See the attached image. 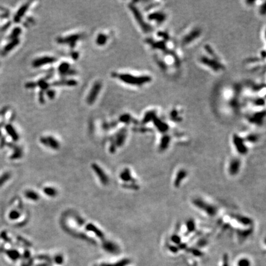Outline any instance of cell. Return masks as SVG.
<instances>
[{
  "label": "cell",
  "mask_w": 266,
  "mask_h": 266,
  "mask_svg": "<svg viewBox=\"0 0 266 266\" xmlns=\"http://www.w3.org/2000/svg\"><path fill=\"white\" fill-rule=\"evenodd\" d=\"M197 61L201 66L214 73H221L226 70V65L217 51L210 44L203 47Z\"/></svg>",
  "instance_id": "cell-1"
},
{
  "label": "cell",
  "mask_w": 266,
  "mask_h": 266,
  "mask_svg": "<svg viewBox=\"0 0 266 266\" xmlns=\"http://www.w3.org/2000/svg\"><path fill=\"white\" fill-rule=\"evenodd\" d=\"M163 2H154L146 7V10L149 11L145 19L148 23L153 28L155 26H159L166 22L168 18L167 11L163 6Z\"/></svg>",
  "instance_id": "cell-2"
},
{
  "label": "cell",
  "mask_w": 266,
  "mask_h": 266,
  "mask_svg": "<svg viewBox=\"0 0 266 266\" xmlns=\"http://www.w3.org/2000/svg\"><path fill=\"white\" fill-rule=\"evenodd\" d=\"M116 77L124 83L135 87H143L152 83L153 81V76L147 73L133 75L128 73H121L116 74Z\"/></svg>",
  "instance_id": "cell-3"
},
{
  "label": "cell",
  "mask_w": 266,
  "mask_h": 266,
  "mask_svg": "<svg viewBox=\"0 0 266 266\" xmlns=\"http://www.w3.org/2000/svg\"><path fill=\"white\" fill-rule=\"evenodd\" d=\"M202 35L203 30L201 27L197 25L188 27L181 35L177 43L183 48H187L197 43Z\"/></svg>",
  "instance_id": "cell-4"
},
{
  "label": "cell",
  "mask_w": 266,
  "mask_h": 266,
  "mask_svg": "<svg viewBox=\"0 0 266 266\" xmlns=\"http://www.w3.org/2000/svg\"><path fill=\"white\" fill-rule=\"evenodd\" d=\"M129 8L138 24L141 28L142 31L145 33H150L153 32V28L147 21L145 17L142 14L139 8L134 4H129Z\"/></svg>",
  "instance_id": "cell-5"
},
{
  "label": "cell",
  "mask_w": 266,
  "mask_h": 266,
  "mask_svg": "<svg viewBox=\"0 0 266 266\" xmlns=\"http://www.w3.org/2000/svg\"><path fill=\"white\" fill-rule=\"evenodd\" d=\"M193 205L200 210L203 211L205 213L210 217L216 216L218 209L216 206L212 205L201 198H196L192 200Z\"/></svg>",
  "instance_id": "cell-6"
},
{
  "label": "cell",
  "mask_w": 266,
  "mask_h": 266,
  "mask_svg": "<svg viewBox=\"0 0 266 266\" xmlns=\"http://www.w3.org/2000/svg\"><path fill=\"white\" fill-rule=\"evenodd\" d=\"M232 140L235 149L239 154L242 155H246L248 153V148L245 144L243 138L240 136L238 134H235L233 135Z\"/></svg>",
  "instance_id": "cell-7"
},
{
  "label": "cell",
  "mask_w": 266,
  "mask_h": 266,
  "mask_svg": "<svg viewBox=\"0 0 266 266\" xmlns=\"http://www.w3.org/2000/svg\"><path fill=\"white\" fill-rule=\"evenodd\" d=\"M101 89V83L100 81H96L94 83L86 98V102L89 105H92L96 101Z\"/></svg>",
  "instance_id": "cell-8"
},
{
  "label": "cell",
  "mask_w": 266,
  "mask_h": 266,
  "mask_svg": "<svg viewBox=\"0 0 266 266\" xmlns=\"http://www.w3.org/2000/svg\"><path fill=\"white\" fill-rule=\"evenodd\" d=\"M57 61V59L51 56H43L38 57L33 61L32 66L33 67L38 68L46 65L52 64Z\"/></svg>",
  "instance_id": "cell-9"
},
{
  "label": "cell",
  "mask_w": 266,
  "mask_h": 266,
  "mask_svg": "<svg viewBox=\"0 0 266 266\" xmlns=\"http://www.w3.org/2000/svg\"><path fill=\"white\" fill-rule=\"evenodd\" d=\"M81 35L79 34H74L65 37H60L57 38V41L60 44H67L72 48L75 46L76 43L80 39Z\"/></svg>",
  "instance_id": "cell-10"
},
{
  "label": "cell",
  "mask_w": 266,
  "mask_h": 266,
  "mask_svg": "<svg viewBox=\"0 0 266 266\" xmlns=\"http://www.w3.org/2000/svg\"><path fill=\"white\" fill-rule=\"evenodd\" d=\"M241 165V162L238 158L234 157L230 159L228 169L230 175L234 176H236V174H238L240 170Z\"/></svg>",
  "instance_id": "cell-11"
},
{
  "label": "cell",
  "mask_w": 266,
  "mask_h": 266,
  "mask_svg": "<svg viewBox=\"0 0 266 266\" xmlns=\"http://www.w3.org/2000/svg\"><path fill=\"white\" fill-rule=\"evenodd\" d=\"M40 141L44 145L51 147V149L54 150H57L60 147V144H59V142L52 136L42 137L40 139Z\"/></svg>",
  "instance_id": "cell-12"
},
{
  "label": "cell",
  "mask_w": 266,
  "mask_h": 266,
  "mask_svg": "<svg viewBox=\"0 0 266 266\" xmlns=\"http://www.w3.org/2000/svg\"><path fill=\"white\" fill-rule=\"evenodd\" d=\"M92 168L94 171H95L96 174L99 177V178L100 182H102V184L104 185H107L109 183V180L107 176L106 175V174L104 173V171L102 169V168L96 163H93L92 164Z\"/></svg>",
  "instance_id": "cell-13"
},
{
  "label": "cell",
  "mask_w": 266,
  "mask_h": 266,
  "mask_svg": "<svg viewBox=\"0 0 266 266\" xmlns=\"http://www.w3.org/2000/svg\"><path fill=\"white\" fill-rule=\"evenodd\" d=\"M182 114V109L177 107H174L171 110L169 114L170 120L174 122H179L182 120V117L181 116Z\"/></svg>",
  "instance_id": "cell-14"
},
{
  "label": "cell",
  "mask_w": 266,
  "mask_h": 266,
  "mask_svg": "<svg viewBox=\"0 0 266 266\" xmlns=\"http://www.w3.org/2000/svg\"><path fill=\"white\" fill-rule=\"evenodd\" d=\"M187 171L184 169H181L177 173L174 181V186L176 188H179L187 176Z\"/></svg>",
  "instance_id": "cell-15"
},
{
  "label": "cell",
  "mask_w": 266,
  "mask_h": 266,
  "mask_svg": "<svg viewBox=\"0 0 266 266\" xmlns=\"http://www.w3.org/2000/svg\"><path fill=\"white\" fill-rule=\"evenodd\" d=\"M127 136V130L125 128H123L121 129L120 131L118 132L115 137V140L114 141V143L116 145V146L118 147H121L122 146L125 142L126 140Z\"/></svg>",
  "instance_id": "cell-16"
},
{
  "label": "cell",
  "mask_w": 266,
  "mask_h": 266,
  "mask_svg": "<svg viewBox=\"0 0 266 266\" xmlns=\"http://www.w3.org/2000/svg\"><path fill=\"white\" fill-rule=\"evenodd\" d=\"M102 247L106 251L111 254H117L120 251L118 246L110 241H105L102 244Z\"/></svg>",
  "instance_id": "cell-17"
},
{
  "label": "cell",
  "mask_w": 266,
  "mask_h": 266,
  "mask_svg": "<svg viewBox=\"0 0 266 266\" xmlns=\"http://www.w3.org/2000/svg\"><path fill=\"white\" fill-rule=\"evenodd\" d=\"M171 141V135L168 134H163L162 137L160 139L159 144V149L160 151H165L168 149L169 144Z\"/></svg>",
  "instance_id": "cell-18"
},
{
  "label": "cell",
  "mask_w": 266,
  "mask_h": 266,
  "mask_svg": "<svg viewBox=\"0 0 266 266\" xmlns=\"http://www.w3.org/2000/svg\"><path fill=\"white\" fill-rule=\"evenodd\" d=\"M30 2H28L24 4H23L22 6L19 9V10L17 11V13H16V16H14V21L15 22L18 23L20 21L23 16H24V14L27 13L28 9L30 7Z\"/></svg>",
  "instance_id": "cell-19"
},
{
  "label": "cell",
  "mask_w": 266,
  "mask_h": 266,
  "mask_svg": "<svg viewBox=\"0 0 266 266\" xmlns=\"http://www.w3.org/2000/svg\"><path fill=\"white\" fill-rule=\"evenodd\" d=\"M232 217L234 218L236 221H237L238 222L245 226H250L253 224V221L251 219L247 216L239 214H234L232 216Z\"/></svg>",
  "instance_id": "cell-20"
},
{
  "label": "cell",
  "mask_w": 266,
  "mask_h": 266,
  "mask_svg": "<svg viewBox=\"0 0 266 266\" xmlns=\"http://www.w3.org/2000/svg\"><path fill=\"white\" fill-rule=\"evenodd\" d=\"M58 71L61 75H68V73H75L74 71H72L70 69V64L67 62H63L58 67Z\"/></svg>",
  "instance_id": "cell-21"
},
{
  "label": "cell",
  "mask_w": 266,
  "mask_h": 266,
  "mask_svg": "<svg viewBox=\"0 0 266 266\" xmlns=\"http://www.w3.org/2000/svg\"><path fill=\"white\" fill-rule=\"evenodd\" d=\"M78 84L77 81L75 80H61L57 81L53 83L52 84V86H75Z\"/></svg>",
  "instance_id": "cell-22"
},
{
  "label": "cell",
  "mask_w": 266,
  "mask_h": 266,
  "mask_svg": "<svg viewBox=\"0 0 266 266\" xmlns=\"http://www.w3.org/2000/svg\"><path fill=\"white\" fill-rule=\"evenodd\" d=\"M120 178L125 182H131L132 183H135V180L132 177L131 171L128 168L125 169L122 171L120 174Z\"/></svg>",
  "instance_id": "cell-23"
},
{
  "label": "cell",
  "mask_w": 266,
  "mask_h": 266,
  "mask_svg": "<svg viewBox=\"0 0 266 266\" xmlns=\"http://www.w3.org/2000/svg\"><path fill=\"white\" fill-rule=\"evenodd\" d=\"M86 229L88 231H91L92 232L96 234V235L97 236V237L100 238H104V234L102 232V231L100 230H99L98 228L96 227L94 225H93L92 224H89L86 226Z\"/></svg>",
  "instance_id": "cell-24"
},
{
  "label": "cell",
  "mask_w": 266,
  "mask_h": 266,
  "mask_svg": "<svg viewBox=\"0 0 266 266\" xmlns=\"http://www.w3.org/2000/svg\"><path fill=\"white\" fill-rule=\"evenodd\" d=\"M20 43V40L19 38L14 39V40H12L9 43L7 44V45L4 46V48H3V51L4 53H7L13 50L14 48L19 44Z\"/></svg>",
  "instance_id": "cell-25"
},
{
  "label": "cell",
  "mask_w": 266,
  "mask_h": 266,
  "mask_svg": "<svg viewBox=\"0 0 266 266\" xmlns=\"http://www.w3.org/2000/svg\"><path fill=\"white\" fill-rule=\"evenodd\" d=\"M186 226L188 233H192L196 230V223L193 219H190L186 221Z\"/></svg>",
  "instance_id": "cell-26"
},
{
  "label": "cell",
  "mask_w": 266,
  "mask_h": 266,
  "mask_svg": "<svg viewBox=\"0 0 266 266\" xmlns=\"http://www.w3.org/2000/svg\"><path fill=\"white\" fill-rule=\"evenodd\" d=\"M6 130L8 134L13 138L14 140L16 141L19 139V135L17 134V132L16 131V130L14 129L13 126L11 125H8L6 126Z\"/></svg>",
  "instance_id": "cell-27"
},
{
  "label": "cell",
  "mask_w": 266,
  "mask_h": 266,
  "mask_svg": "<svg viewBox=\"0 0 266 266\" xmlns=\"http://www.w3.org/2000/svg\"><path fill=\"white\" fill-rule=\"evenodd\" d=\"M259 139V135L255 133H251V134H248L245 138H243L245 143L246 142V143H252V144H255V143H257Z\"/></svg>",
  "instance_id": "cell-28"
},
{
  "label": "cell",
  "mask_w": 266,
  "mask_h": 266,
  "mask_svg": "<svg viewBox=\"0 0 266 266\" xmlns=\"http://www.w3.org/2000/svg\"><path fill=\"white\" fill-rule=\"evenodd\" d=\"M130 263V260L128 259H123L119 262H117L115 264H107L103 263L100 264V266H126Z\"/></svg>",
  "instance_id": "cell-29"
},
{
  "label": "cell",
  "mask_w": 266,
  "mask_h": 266,
  "mask_svg": "<svg viewBox=\"0 0 266 266\" xmlns=\"http://www.w3.org/2000/svg\"><path fill=\"white\" fill-rule=\"evenodd\" d=\"M108 37L104 33H100L96 38V43L99 46H104L107 43Z\"/></svg>",
  "instance_id": "cell-30"
},
{
  "label": "cell",
  "mask_w": 266,
  "mask_h": 266,
  "mask_svg": "<svg viewBox=\"0 0 266 266\" xmlns=\"http://www.w3.org/2000/svg\"><path fill=\"white\" fill-rule=\"evenodd\" d=\"M43 192L46 195H47L49 197H56L57 194V191L56 189L54 188H52V187H45L43 189Z\"/></svg>",
  "instance_id": "cell-31"
},
{
  "label": "cell",
  "mask_w": 266,
  "mask_h": 266,
  "mask_svg": "<svg viewBox=\"0 0 266 266\" xmlns=\"http://www.w3.org/2000/svg\"><path fill=\"white\" fill-rule=\"evenodd\" d=\"M25 195L27 198L33 201H37L40 198L38 194L33 191H27L25 192Z\"/></svg>",
  "instance_id": "cell-32"
},
{
  "label": "cell",
  "mask_w": 266,
  "mask_h": 266,
  "mask_svg": "<svg viewBox=\"0 0 266 266\" xmlns=\"http://www.w3.org/2000/svg\"><path fill=\"white\" fill-rule=\"evenodd\" d=\"M8 256L13 261H16L20 257V253L17 250H8L6 251Z\"/></svg>",
  "instance_id": "cell-33"
},
{
  "label": "cell",
  "mask_w": 266,
  "mask_h": 266,
  "mask_svg": "<svg viewBox=\"0 0 266 266\" xmlns=\"http://www.w3.org/2000/svg\"><path fill=\"white\" fill-rule=\"evenodd\" d=\"M21 32H22V29L20 27H16V28H14L13 29V30L12 31L11 35H10L9 38L11 40L18 38V37L19 36L20 34L21 33Z\"/></svg>",
  "instance_id": "cell-34"
},
{
  "label": "cell",
  "mask_w": 266,
  "mask_h": 266,
  "mask_svg": "<svg viewBox=\"0 0 266 266\" xmlns=\"http://www.w3.org/2000/svg\"><path fill=\"white\" fill-rule=\"evenodd\" d=\"M252 232V230L251 229H246V230H240L238 231V235L240 236V237L241 238H246L248 236H249Z\"/></svg>",
  "instance_id": "cell-35"
},
{
  "label": "cell",
  "mask_w": 266,
  "mask_h": 266,
  "mask_svg": "<svg viewBox=\"0 0 266 266\" xmlns=\"http://www.w3.org/2000/svg\"><path fill=\"white\" fill-rule=\"evenodd\" d=\"M132 118L129 114H123L120 118V121L122 123H129L131 121Z\"/></svg>",
  "instance_id": "cell-36"
},
{
  "label": "cell",
  "mask_w": 266,
  "mask_h": 266,
  "mask_svg": "<svg viewBox=\"0 0 266 266\" xmlns=\"http://www.w3.org/2000/svg\"><path fill=\"white\" fill-rule=\"evenodd\" d=\"M171 240L176 245H180L181 243V238L177 234H174L171 236Z\"/></svg>",
  "instance_id": "cell-37"
},
{
  "label": "cell",
  "mask_w": 266,
  "mask_h": 266,
  "mask_svg": "<svg viewBox=\"0 0 266 266\" xmlns=\"http://www.w3.org/2000/svg\"><path fill=\"white\" fill-rule=\"evenodd\" d=\"M238 266H250V262L246 258H242L240 259L238 262Z\"/></svg>",
  "instance_id": "cell-38"
},
{
  "label": "cell",
  "mask_w": 266,
  "mask_h": 266,
  "mask_svg": "<svg viewBox=\"0 0 266 266\" xmlns=\"http://www.w3.org/2000/svg\"><path fill=\"white\" fill-rule=\"evenodd\" d=\"M20 216V213L17 211H12L9 214V218L11 219H16L19 218Z\"/></svg>",
  "instance_id": "cell-39"
},
{
  "label": "cell",
  "mask_w": 266,
  "mask_h": 266,
  "mask_svg": "<svg viewBox=\"0 0 266 266\" xmlns=\"http://www.w3.org/2000/svg\"><path fill=\"white\" fill-rule=\"evenodd\" d=\"M125 188H128L129 189H132V190H138L139 188V186L135 184V183H131V184H124L123 186Z\"/></svg>",
  "instance_id": "cell-40"
},
{
  "label": "cell",
  "mask_w": 266,
  "mask_h": 266,
  "mask_svg": "<svg viewBox=\"0 0 266 266\" xmlns=\"http://www.w3.org/2000/svg\"><path fill=\"white\" fill-rule=\"evenodd\" d=\"M37 259H40V260H43V261H45L46 262H48L49 263L51 262V259L49 256H47V255H40L37 257Z\"/></svg>",
  "instance_id": "cell-41"
},
{
  "label": "cell",
  "mask_w": 266,
  "mask_h": 266,
  "mask_svg": "<svg viewBox=\"0 0 266 266\" xmlns=\"http://www.w3.org/2000/svg\"><path fill=\"white\" fill-rule=\"evenodd\" d=\"M54 261L57 264H62L64 262V258L62 255H57L54 258Z\"/></svg>",
  "instance_id": "cell-42"
},
{
  "label": "cell",
  "mask_w": 266,
  "mask_h": 266,
  "mask_svg": "<svg viewBox=\"0 0 266 266\" xmlns=\"http://www.w3.org/2000/svg\"><path fill=\"white\" fill-rule=\"evenodd\" d=\"M46 94H47V96H48V97L49 98V99H53L54 97H55V95H56V92L54 90H49L48 91H47L46 92Z\"/></svg>",
  "instance_id": "cell-43"
},
{
  "label": "cell",
  "mask_w": 266,
  "mask_h": 266,
  "mask_svg": "<svg viewBox=\"0 0 266 266\" xmlns=\"http://www.w3.org/2000/svg\"><path fill=\"white\" fill-rule=\"evenodd\" d=\"M23 257L25 259H28L29 258H30V253L28 251V250H26L24 252V255H23Z\"/></svg>",
  "instance_id": "cell-44"
},
{
  "label": "cell",
  "mask_w": 266,
  "mask_h": 266,
  "mask_svg": "<svg viewBox=\"0 0 266 266\" xmlns=\"http://www.w3.org/2000/svg\"><path fill=\"white\" fill-rule=\"evenodd\" d=\"M169 249L172 252H177V250H178V247H176L175 246H170Z\"/></svg>",
  "instance_id": "cell-45"
},
{
  "label": "cell",
  "mask_w": 266,
  "mask_h": 266,
  "mask_svg": "<svg viewBox=\"0 0 266 266\" xmlns=\"http://www.w3.org/2000/svg\"><path fill=\"white\" fill-rule=\"evenodd\" d=\"M206 243V240H205V239H202V240H200L198 241V245H199L200 246H203V245H205Z\"/></svg>",
  "instance_id": "cell-46"
},
{
  "label": "cell",
  "mask_w": 266,
  "mask_h": 266,
  "mask_svg": "<svg viewBox=\"0 0 266 266\" xmlns=\"http://www.w3.org/2000/svg\"><path fill=\"white\" fill-rule=\"evenodd\" d=\"M51 264H49V263H43V264H38L37 265V266H49Z\"/></svg>",
  "instance_id": "cell-47"
},
{
  "label": "cell",
  "mask_w": 266,
  "mask_h": 266,
  "mask_svg": "<svg viewBox=\"0 0 266 266\" xmlns=\"http://www.w3.org/2000/svg\"><path fill=\"white\" fill-rule=\"evenodd\" d=\"M22 266H30L28 264H23Z\"/></svg>",
  "instance_id": "cell-48"
}]
</instances>
